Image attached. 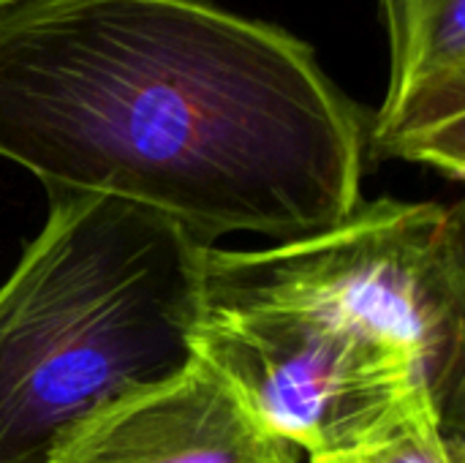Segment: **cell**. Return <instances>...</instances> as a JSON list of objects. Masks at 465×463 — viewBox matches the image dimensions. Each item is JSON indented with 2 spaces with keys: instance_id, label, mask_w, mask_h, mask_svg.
<instances>
[{
  "instance_id": "7a4b0ae2",
  "label": "cell",
  "mask_w": 465,
  "mask_h": 463,
  "mask_svg": "<svg viewBox=\"0 0 465 463\" xmlns=\"http://www.w3.org/2000/svg\"><path fill=\"white\" fill-rule=\"evenodd\" d=\"M196 357L305 461L425 407L463 434V205L362 202L270 248H204Z\"/></svg>"
},
{
  "instance_id": "52a82bcc",
  "label": "cell",
  "mask_w": 465,
  "mask_h": 463,
  "mask_svg": "<svg viewBox=\"0 0 465 463\" xmlns=\"http://www.w3.org/2000/svg\"><path fill=\"white\" fill-rule=\"evenodd\" d=\"M3 3H8V0H0V5H3Z\"/></svg>"
},
{
  "instance_id": "8992f818",
  "label": "cell",
  "mask_w": 465,
  "mask_h": 463,
  "mask_svg": "<svg viewBox=\"0 0 465 463\" xmlns=\"http://www.w3.org/2000/svg\"><path fill=\"white\" fill-rule=\"evenodd\" d=\"M308 463H465V437L425 407L362 448Z\"/></svg>"
},
{
  "instance_id": "3957f363",
  "label": "cell",
  "mask_w": 465,
  "mask_h": 463,
  "mask_svg": "<svg viewBox=\"0 0 465 463\" xmlns=\"http://www.w3.org/2000/svg\"><path fill=\"white\" fill-rule=\"evenodd\" d=\"M46 194V224L0 287V463H52L199 360L210 246L112 196Z\"/></svg>"
},
{
  "instance_id": "5b68a950",
  "label": "cell",
  "mask_w": 465,
  "mask_h": 463,
  "mask_svg": "<svg viewBox=\"0 0 465 463\" xmlns=\"http://www.w3.org/2000/svg\"><path fill=\"white\" fill-rule=\"evenodd\" d=\"M390 87L368 126V158L465 177V0H384Z\"/></svg>"
},
{
  "instance_id": "6da1fadb",
  "label": "cell",
  "mask_w": 465,
  "mask_h": 463,
  "mask_svg": "<svg viewBox=\"0 0 465 463\" xmlns=\"http://www.w3.org/2000/svg\"><path fill=\"white\" fill-rule=\"evenodd\" d=\"M368 117L294 33L207 0L0 5V158L202 246L294 240L362 205Z\"/></svg>"
},
{
  "instance_id": "277c9868",
  "label": "cell",
  "mask_w": 465,
  "mask_h": 463,
  "mask_svg": "<svg viewBox=\"0 0 465 463\" xmlns=\"http://www.w3.org/2000/svg\"><path fill=\"white\" fill-rule=\"evenodd\" d=\"M52 463H308L196 360L177 379L82 428Z\"/></svg>"
}]
</instances>
